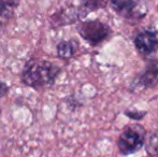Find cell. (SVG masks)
Masks as SVG:
<instances>
[{
	"mask_svg": "<svg viewBox=\"0 0 158 157\" xmlns=\"http://www.w3.org/2000/svg\"><path fill=\"white\" fill-rule=\"evenodd\" d=\"M61 73V68L50 60L31 58L24 65L21 81L24 85L33 89H42L55 84Z\"/></svg>",
	"mask_w": 158,
	"mask_h": 157,
	"instance_id": "1",
	"label": "cell"
},
{
	"mask_svg": "<svg viewBox=\"0 0 158 157\" xmlns=\"http://www.w3.org/2000/svg\"><path fill=\"white\" fill-rule=\"evenodd\" d=\"M146 134L145 127L138 124V122L125 126L116 139L118 153L123 156H129L140 152L144 147Z\"/></svg>",
	"mask_w": 158,
	"mask_h": 157,
	"instance_id": "2",
	"label": "cell"
},
{
	"mask_svg": "<svg viewBox=\"0 0 158 157\" xmlns=\"http://www.w3.org/2000/svg\"><path fill=\"white\" fill-rule=\"evenodd\" d=\"M77 31L90 46H99L111 39L113 30L110 25L100 19L81 21L77 25Z\"/></svg>",
	"mask_w": 158,
	"mask_h": 157,
	"instance_id": "3",
	"label": "cell"
},
{
	"mask_svg": "<svg viewBox=\"0 0 158 157\" xmlns=\"http://www.w3.org/2000/svg\"><path fill=\"white\" fill-rule=\"evenodd\" d=\"M132 43L139 56L148 60L158 53V30L155 27H144L132 37Z\"/></svg>",
	"mask_w": 158,
	"mask_h": 157,
	"instance_id": "4",
	"label": "cell"
},
{
	"mask_svg": "<svg viewBox=\"0 0 158 157\" xmlns=\"http://www.w3.org/2000/svg\"><path fill=\"white\" fill-rule=\"evenodd\" d=\"M143 69L135 74L129 84L131 93L153 89L158 86V57H153L145 60Z\"/></svg>",
	"mask_w": 158,
	"mask_h": 157,
	"instance_id": "5",
	"label": "cell"
},
{
	"mask_svg": "<svg viewBox=\"0 0 158 157\" xmlns=\"http://www.w3.org/2000/svg\"><path fill=\"white\" fill-rule=\"evenodd\" d=\"M109 6L127 21H141L148 14V6L142 0H109Z\"/></svg>",
	"mask_w": 158,
	"mask_h": 157,
	"instance_id": "6",
	"label": "cell"
},
{
	"mask_svg": "<svg viewBox=\"0 0 158 157\" xmlns=\"http://www.w3.org/2000/svg\"><path fill=\"white\" fill-rule=\"evenodd\" d=\"M77 8L74 6H64L57 10L50 16V25L52 28H58L63 26L72 25L80 21Z\"/></svg>",
	"mask_w": 158,
	"mask_h": 157,
	"instance_id": "7",
	"label": "cell"
},
{
	"mask_svg": "<svg viewBox=\"0 0 158 157\" xmlns=\"http://www.w3.org/2000/svg\"><path fill=\"white\" fill-rule=\"evenodd\" d=\"M79 42L74 39L61 40L56 45L57 56L64 60H69L77 55L79 51Z\"/></svg>",
	"mask_w": 158,
	"mask_h": 157,
	"instance_id": "8",
	"label": "cell"
},
{
	"mask_svg": "<svg viewBox=\"0 0 158 157\" xmlns=\"http://www.w3.org/2000/svg\"><path fill=\"white\" fill-rule=\"evenodd\" d=\"M19 6V0H0V30L3 29L14 16Z\"/></svg>",
	"mask_w": 158,
	"mask_h": 157,
	"instance_id": "9",
	"label": "cell"
},
{
	"mask_svg": "<svg viewBox=\"0 0 158 157\" xmlns=\"http://www.w3.org/2000/svg\"><path fill=\"white\" fill-rule=\"evenodd\" d=\"M109 4V0H80L77 8L80 19H85L88 14L101 9H106Z\"/></svg>",
	"mask_w": 158,
	"mask_h": 157,
	"instance_id": "10",
	"label": "cell"
},
{
	"mask_svg": "<svg viewBox=\"0 0 158 157\" xmlns=\"http://www.w3.org/2000/svg\"><path fill=\"white\" fill-rule=\"evenodd\" d=\"M144 149L148 157H158V130H152L146 134Z\"/></svg>",
	"mask_w": 158,
	"mask_h": 157,
	"instance_id": "11",
	"label": "cell"
},
{
	"mask_svg": "<svg viewBox=\"0 0 158 157\" xmlns=\"http://www.w3.org/2000/svg\"><path fill=\"white\" fill-rule=\"evenodd\" d=\"M148 111L145 110H137V109H126L124 111V115L133 122H141L146 116Z\"/></svg>",
	"mask_w": 158,
	"mask_h": 157,
	"instance_id": "12",
	"label": "cell"
},
{
	"mask_svg": "<svg viewBox=\"0 0 158 157\" xmlns=\"http://www.w3.org/2000/svg\"><path fill=\"white\" fill-rule=\"evenodd\" d=\"M10 92V87L6 83H4L3 81L0 80V98H3Z\"/></svg>",
	"mask_w": 158,
	"mask_h": 157,
	"instance_id": "13",
	"label": "cell"
},
{
	"mask_svg": "<svg viewBox=\"0 0 158 157\" xmlns=\"http://www.w3.org/2000/svg\"><path fill=\"white\" fill-rule=\"evenodd\" d=\"M0 116H1V108H0Z\"/></svg>",
	"mask_w": 158,
	"mask_h": 157,
	"instance_id": "14",
	"label": "cell"
},
{
	"mask_svg": "<svg viewBox=\"0 0 158 157\" xmlns=\"http://www.w3.org/2000/svg\"><path fill=\"white\" fill-rule=\"evenodd\" d=\"M157 11H158V3H157Z\"/></svg>",
	"mask_w": 158,
	"mask_h": 157,
	"instance_id": "15",
	"label": "cell"
},
{
	"mask_svg": "<svg viewBox=\"0 0 158 157\" xmlns=\"http://www.w3.org/2000/svg\"><path fill=\"white\" fill-rule=\"evenodd\" d=\"M145 157H148V156H145Z\"/></svg>",
	"mask_w": 158,
	"mask_h": 157,
	"instance_id": "16",
	"label": "cell"
}]
</instances>
